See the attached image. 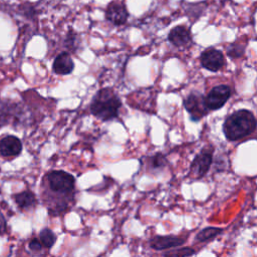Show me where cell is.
Listing matches in <instances>:
<instances>
[{
	"instance_id": "11",
	"label": "cell",
	"mask_w": 257,
	"mask_h": 257,
	"mask_svg": "<svg viewBox=\"0 0 257 257\" xmlns=\"http://www.w3.org/2000/svg\"><path fill=\"white\" fill-rule=\"evenodd\" d=\"M168 40L177 47L188 45L192 41L190 30L183 25L176 26L171 29L168 35Z\"/></svg>"
},
{
	"instance_id": "9",
	"label": "cell",
	"mask_w": 257,
	"mask_h": 257,
	"mask_svg": "<svg viewBox=\"0 0 257 257\" xmlns=\"http://www.w3.org/2000/svg\"><path fill=\"white\" fill-rule=\"evenodd\" d=\"M185 239L176 235H157L150 240V246L154 250H167L177 248L185 243Z\"/></svg>"
},
{
	"instance_id": "15",
	"label": "cell",
	"mask_w": 257,
	"mask_h": 257,
	"mask_svg": "<svg viewBox=\"0 0 257 257\" xmlns=\"http://www.w3.org/2000/svg\"><path fill=\"white\" fill-rule=\"evenodd\" d=\"M223 229L222 228H218V227H207L202 229L201 231H199L195 237L197 242H206L209 241L215 237H217L218 235H220L222 233Z\"/></svg>"
},
{
	"instance_id": "16",
	"label": "cell",
	"mask_w": 257,
	"mask_h": 257,
	"mask_svg": "<svg viewBox=\"0 0 257 257\" xmlns=\"http://www.w3.org/2000/svg\"><path fill=\"white\" fill-rule=\"evenodd\" d=\"M39 241L41 242L43 247L49 249L54 245L56 241V236L50 229L45 228L39 233Z\"/></svg>"
},
{
	"instance_id": "4",
	"label": "cell",
	"mask_w": 257,
	"mask_h": 257,
	"mask_svg": "<svg viewBox=\"0 0 257 257\" xmlns=\"http://www.w3.org/2000/svg\"><path fill=\"white\" fill-rule=\"evenodd\" d=\"M213 162V148L203 149L193 160L189 176L193 179L203 178L209 171Z\"/></svg>"
},
{
	"instance_id": "1",
	"label": "cell",
	"mask_w": 257,
	"mask_h": 257,
	"mask_svg": "<svg viewBox=\"0 0 257 257\" xmlns=\"http://www.w3.org/2000/svg\"><path fill=\"white\" fill-rule=\"evenodd\" d=\"M43 200L51 216L67 212L74 201L75 179L61 170L47 173L42 180Z\"/></svg>"
},
{
	"instance_id": "17",
	"label": "cell",
	"mask_w": 257,
	"mask_h": 257,
	"mask_svg": "<svg viewBox=\"0 0 257 257\" xmlns=\"http://www.w3.org/2000/svg\"><path fill=\"white\" fill-rule=\"evenodd\" d=\"M12 116V104L0 99V126L6 125Z\"/></svg>"
},
{
	"instance_id": "13",
	"label": "cell",
	"mask_w": 257,
	"mask_h": 257,
	"mask_svg": "<svg viewBox=\"0 0 257 257\" xmlns=\"http://www.w3.org/2000/svg\"><path fill=\"white\" fill-rule=\"evenodd\" d=\"M14 200L17 206L22 210H28L37 204V200L35 195L30 191H23L14 195Z\"/></svg>"
},
{
	"instance_id": "14",
	"label": "cell",
	"mask_w": 257,
	"mask_h": 257,
	"mask_svg": "<svg viewBox=\"0 0 257 257\" xmlns=\"http://www.w3.org/2000/svg\"><path fill=\"white\" fill-rule=\"evenodd\" d=\"M167 165H168V161L166 157L161 153H157L156 155L150 157L147 160V168L152 172L161 171L164 168H166Z\"/></svg>"
},
{
	"instance_id": "8",
	"label": "cell",
	"mask_w": 257,
	"mask_h": 257,
	"mask_svg": "<svg viewBox=\"0 0 257 257\" xmlns=\"http://www.w3.org/2000/svg\"><path fill=\"white\" fill-rule=\"evenodd\" d=\"M105 18L116 26L124 24L128 18V12L125 4L122 1L110 2L105 10Z\"/></svg>"
},
{
	"instance_id": "5",
	"label": "cell",
	"mask_w": 257,
	"mask_h": 257,
	"mask_svg": "<svg viewBox=\"0 0 257 257\" xmlns=\"http://www.w3.org/2000/svg\"><path fill=\"white\" fill-rule=\"evenodd\" d=\"M231 93V87L227 84H219L217 86H214L209 91V93L204 96V101L207 109L217 110L221 108L230 98Z\"/></svg>"
},
{
	"instance_id": "22",
	"label": "cell",
	"mask_w": 257,
	"mask_h": 257,
	"mask_svg": "<svg viewBox=\"0 0 257 257\" xmlns=\"http://www.w3.org/2000/svg\"><path fill=\"white\" fill-rule=\"evenodd\" d=\"M6 231V222L2 216V214L0 213V234L5 233Z\"/></svg>"
},
{
	"instance_id": "6",
	"label": "cell",
	"mask_w": 257,
	"mask_h": 257,
	"mask_svg": "<svg viewBox=\"0 0 257 257\" xmlns=\"http://www.w3.org/2000/svg\"><path fill=\"white\" fill-rule=\"evenodd\" d=\"M184 106L186 110L190 113L191 119L194 121L201 119L209 111L205 105L204 95L198 92L190 93L184 99Z\"/></svg>"
},
{
	"instance_id": "3",
	"label": "cell",
	"mask_w": 257,
	"mask_h": 257,
	"mask_svg": "<svg viewBox=\"0 0 257 257\" xmlns=\"http://www.w3.org/2000/svg\"><path fill=\"white\" fill-rule=\"evenodd\" d=\"M121 101L116 93L109 87L99 89L91 99L90 112L97 118L106 121L118 115Z\"/></svg>"
},
{
	"instance_id": "2",
	"label": "cell",
	"mask_w": 257,
	"mask_h": 257,
	"mask_svg": "<svg viewBox=\"0 0 257 257\" xmlns=\"http://www.w3.org/2000/svg\"><path fill=\"white\" fill-rule=\"evenodd\" d=\"M256 128V118L252 111L239 109L231 113L224 121L223 133L228 141L235 142L251 135Z\"/></svg>"
},
{
	"instance_id": "12",
	"label": "cell",
	"mask_w": 257,
	"mask_h": 257,
	"mask_svg": "<svg viewBox=\"0 0 257 257\" xmlns=\"http://www.w3.org/2000/svg\"><path fill=\"white\" fill-rule=\"evenodd\" d=\"M74 68V62L70 54L66 51L59 53L52 64V69L56 74L66 75L69 74Z\"/></svg>"
},
{
	"instance_id": "19",
	"label": "cell",
	"mask_w": 257,
	"mask_h": 257,
	"mask_svg": "<svg viewBox=\"0 0 257 257\" xmlns=\"http://www.w3.org/2000/svg\"><path fill=\"white\" fill-rule=\"evenodd\" d=\"M244 53V45L241 44H231L227 48V54L231 58H238Z\"/></svg>"
},
{
	"instance_id": "18",
	"label": "cell",
	"mask_w": 257,
	"mask_h": 257,
	"mask_svg": "<svg viewBox=\"0 0 257 257\" xmlns=\"http://www.w3.org/2000/svg\"><path fill=\"white\" fill-rule=\"evenodd\" d=\"M195 254V250L191 247H182L178 249H170L164 253V257H189Z\"/></svg>"
},
{
	"instance_id": "20",
	"label": "cell",
	"mask_w": 257,
	"mask_h": 257,
	"mask_svg": "<svg viewBox=\"0 0 257 257\" xmlns=\"http://www.w3.org/2000/svg\"><path fill=\"white\" fill-rule=\"evenodd\" d=\"M65 46L69 51H74L77 47V35L70 30L65 38Z\"/></svg>"
},
{
	"instance_id": "10",
	"label": "cell",
	"mask_w": 257,
	"mask_h": 257,
	"mask_svg": "<svg viewBox=\"0 0 257 257\" xmlns=\"http://www.w3.org/2000/svg\"><path fill=\"white\" fill-rule=\"evenodd\" d=\"M22 151V143L15 136H7L0 141V154L3 157H16Z\"/></svg>"
},
{
	"instance_id": "7",
	"label": "cell",
	"mask_w": 257,
	"mask_h": 257,
	"mask_svg": "<svg viewBox=\"0 0 257 257\" xmlns=\"http://www.w3.org/2000/svg\"><path fill=\"white\" fill-rule=\"evenodd\" d=\"M200 62L204 68L210 71H218L226 64L223 53L215 48L204 50L201 53Z\"/></svg>"
},
{
	"instance_id": "21",
	"label": "cell",
	"mask_w": 257,
	"mask_h": 257,
	"mask_svg": "<svg viewBox=\"0 0 257 257\" xmlns=\"http://www.w3.org/2000/svg\"><path fill=\"white\" fill-rule=\"evenodd\" d=\"M42 244L39 241V239L37 238H33L30 242H29V248L33 251H40L42 249Z\"/></svg>"
}]
</instances>
